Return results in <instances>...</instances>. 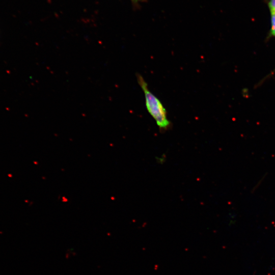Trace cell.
Wrapping results in <instances>:
<instances>
[{
  "mask_svg": "<svg viewBox=\"0 0 275 275\" xmlns=\"http://www.w3.org/2000/svg\"><path fill=\"white\" fill-rule=\"evenodd\" d=\"M271 29L270 34L275 37V12L270 11Z\"/></svg>",
  "mask_w": 275,
  "mask_h": 275,
  "instance_id": "cell-2",
  "label": "cell"
},
{
  "mask_svg": "<svg viewBox=\"0 0 275 275\" xmlns=\"http://www.w3.org/2000/svg\"><path fill=\"white\" fill-rule=\"evenodd\" d=\"M267 4L269 11L275 12V0H269Z\"/></svg>",
  "mask_w": 275,
  "mask_h": 275,
  "instance_id": "cell-3",
  "label": "cell"
},
{
  "mask_svg": "<svg viewBox=\"0 0 275 275\" xmlns=\"http://www.w3.org/2000/svg\"><path fill=\"white\" fill-rule=\"evenodd\" d=\"M134 1H141V0H134Z\"/></svg>",
  "mask_w": 275,
  "mask_h": 275,
  "instance_id": "cell-4",
  "label": "cell"
},
{
  "mask_svg": "<svg viewBox=\"0 0 275 275\" xmlns=\"http://www.w3.org/2000/svg\"><path fill=\"white\" fill-rule=\"evenodd\" d=\"M136 79L142 88L145 99L146 108L153 117L157 125L161 130L168 129L171 122L167 117V112L160 100L148 88L147 82L140 74H136Z\"/></svg>",
  "mask_w": 275,
  "mask_h": 275,
  "instance_id": "cell-1",
  "label": "cell"
}]
</instances>
